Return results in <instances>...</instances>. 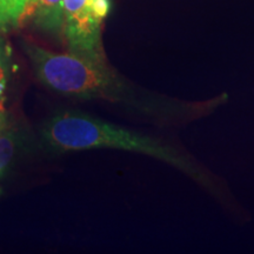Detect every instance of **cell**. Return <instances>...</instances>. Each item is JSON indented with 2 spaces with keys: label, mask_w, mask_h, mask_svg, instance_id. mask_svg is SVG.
Returning <instances> with one entry per match:
<instances>
[{
  "label": "cell",
  "mask_w": 254,
  "mask_h": 254,
  "mask_svg": "<svg viewBox=\"0 0 254 254\" xmlns=\"http://www.w3.org/2000/svg\"><path fill=\"white\" fill-rule=\"evenodd\" d=\"M41 139L55 151H81L116 148L138 152L172 165L193 179L206 183L200 170L189 158L160 140L101 122L73 111L56 113L44 124Z\"/></svg>",
  "instance_id": "cell-1"
},
{
  "label": "cell",
  "mask_w": 254,
  "mask_h": 254,
  "mask_svg": "<svg viewBox=\"0 0 254 254\" xmlns=\"http://www.w3.org/2000/svg\"><path fill=\"white\" fill-rule=\"evenodd\" d=\"M38 79L59 93L82 99L123 100L126 88L105 60H95L74 53H55L43 47L25 44Z\"/></svg>",
  "instance_id": "cell-2"
},
{
  "label": "cell",
  "mask_w": 254,
  "mask_h": 254,
  "mask_svg": "<svg viewBox=\"0 0 254 254\" xmlns=\"http://www.w3.org/2000/svg\"><path fill=\"white\" fill-rule=\"evenodd\" d=\"M93 0H64V32L71 53L105 60L100 45L103 21L95 17Z\"/></svg>",
  "instance_id": "cell-3"
},
{
  "label": "cell",
  "mask_w": 254,
  "mask_h": 254,
  "mask_svg": "<svg viewBox=\"0 0 254 254\" xmlns=\"http://www.w3.org/2000/svg\"><path fill=\"white\" fill-rule=\"evenodd\" d=\"M33 14L41 31L58 34L64 30V0H36Z\"/></svg>",
  "instance_id": "cell-4"
},
{
  "label": "cell",
  "mask_w": 254,
  "mask_h": 254,
  "mask_svg": "<svg viewBox=\"0 0 254 254\" xmlns=\"http://www.w3.org/2000/svg\"><path fill=\"white\" fill-rule=\"evenodd\" d=\"M36 0H0V30L8 31L23 21L26 12L33 13Z\"/></svg>",
  "instance_id": "cell-5"
},
{
  "label": "cell",
  "mask_w": 254,
  "mask_h": 254,
  "mask_svg": "<svg viewBox=\"0 0 254 254\" xmlns=\"http://www.w3.org/2000/svg\"><path fill=\"white\" fill-rule=\"evenodd\" d=\"M24 146L23 134L15 129L7 128L0 134V179L7 172L18 152Z\"/></svg>",
  "instance_id": "cell-6"
},
{
  "label": "cell",
  "mask_w": 254,
  "mask_h": 254,
  "mask_svg": "<svg viewBox=\"0 0 254 254\" xmlns=\"http://www.w3.org/2000/svg\"><path fill=\"white\" fill-rule=\"evenodd\" d=\"M6 63H7V55H6L4 41L0 38V74H5Z\"/></svg>",
  "instance_id": "cell-7"
},
{
  "label": "cell",
  "mask_w": 254,
  "mask_h": 254,
  "mask_svg": "<svg viewBox=\"0 0 254 254\" xmlns=\"http://www.w3.org/2000/svg\"><path fill=\"white\" fill-rule=\"evenodd\" d=\"M7 128H8L7 117H6L5 114L0 111V134H1V133H4Z\"/></svg>",
  "instance_id": "cell-8"
}]
</instances>
